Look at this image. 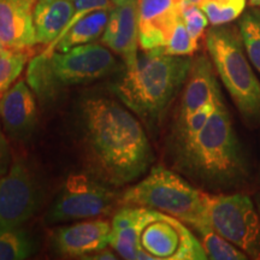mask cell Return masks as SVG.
Wrapping results in <instances>:
<instances>
[{
  "label": "cell",
  "instance_id": "6da1fadb",
  "mask_svg": "<svg viewBox=\"0 0 260 260\" xmlns=\"http://www.w3.org/2000/svg\"><path fill=\"white\" fill-rule=\"evenodd\" d=\"M87 153L100 177L124 186L148 170L153 152L139 119L116 100L93 96L81 105Z\"/></svg>",
  "mask_w": 260,
  "mask_h": 260
},
{
  "label": "cell",
  "instance_id": "7a4b0ae2",
  "mask_svg": "<svg viewBox=\"0 0 260 260\" xmlns=\"http://www.w3.org/2000/svg\"><path fill=\"white\" fill-rule=\"evenodd\" d=\"M177 149L182 168L213 189H232L248 178L241 144L220 93L204 128L188 141L178 144Z\"/></svg>",
  "mask_w": 260,
  "mask_h": 260
},
{
  "label": "cell",
  "instance_id": "3957f363",
  "mask_svg": "<svg viewBox=\"0 0 260 260\" xmlns=\"http://www.w3.org/2000/svg\"><path fill=\"white\" fill-rule=\"evenodd\" d=\"M191 61L189 57L164 53L162 48L144 51L111 84V90L130 111L155 123L186 83Z\"/></svg>",
  "mask_w": 260,
  "mask_h": 260
},
{
  "label": "cell",
  "instance_id": "277c9868",
  "mask_svg": "<svg viewBox=\"0 0 260 260\" xmlns=\"http://www.w3.org/2000/svg\"><path fill=\"white\" fill-rule=\"evenodd\" d=\"M116 67L117 60L109 48L99 44H84L67 52L54 51L32 58L28 65L27 82L45 102L65 87L104 79Z\"/></svg>",
  "mask_w": 260,
  "mask_h": 260
},
{
  "label": "cell",
  "instance_id": "5b68a950",
  "mask_svg": "<svg viewBox=\"0 0 260 260\" xmlns=\"http://www.w3.org/2000/svg\"><path fill=\"white\" fill-rule=\"evenodd\" d=\"M122 206H140L167 213L195 230L210 225L206 191L199 190L169 169L154 167L144 180L119 198Z\"/></svg>",
  "mask_w": 260,
  "mask_h": 260
},
{
  "label": "cell",
  "instance_id": "8992f818",
  "mask_svg": "<svg viewBox=\"0 0 260 260\" xmlns=\"http://www.w3.org/2000/svg\"><path fill=\"white\" fill-rule=\"evenodd\" d=\"M206 46L236 109L249 124H260V82L240 30L226 24L212 25L206 34Z\"/></svg>",
  "mask_w": 260,
  "mask_h": 260
},
{
  "label": "cell",
  "instance_id": "52a82bcc",
  "mask_svg": "<svg viewBox=\"0 0 260 260\" xmlns=\"http://www.w3.org/2000/svg\"><path fill=\"white\" fill-rule=\"evenodd\" d=\"M209 224L249 258H260V217L251 198L243 193H206Z\"/></svg>",
  "mask_w": 260,
  "mask_h": 260
},
{
  "label": "cell",
  "instance_id": "ba28073f",
  "mask_svg": "<svg viewBox=\"0 0 260 260\" xmlns=\"http://www.w3.org/2000/svg\"><path fill=\"white\" fill-rule=\"evenodd\" d=\"M119 198L99 180L83 172H75L65 180L46 219L48 223H63L99 218L115 210Z\"/></svg>",
  "mask_w": 260,
  "mask_h": 260
},
{
  "label": "cell",
  "instance_id": "9c48e42d",
  "mask_svg": "<svg viewBox=\"0 0 260 260\" xmlns=\"http://www.w3.org/2000/svg\"><path fill=\"white\" fill-rule=\"evenodd\" d=\"M140 247L152 260H205L204 247L183 222L157 211L142 230Z\"/></svg>",
  "mask_w": 260,
  "mask_h": 260
},
{
  "label": "cell",
  "instance_id": "30bf717a",
  "mask_svg": "<svg viewBox=\"0 0 260 260\" xmlns=\"http://www.w3.org/2000/svg\"><path fill=\"white\" fill-rule=\"evenodd\" d=\"M40 195L27 165L16 160L0 177V229L19 228L34 216Z\"/></svg>",
  "mask_w": 260,
  "mask_h": 260
},
{
  "label": "cell",
  "instance_id": "8fae6325",
  "mask_svg": "<svg viewBox=\"0 0 260 260\" xmlns=\"http://www.w3.org/2000/svg\"><path fill=\"white\" fill-rule=\"evenodd\" d=\"M184 0H138L139 46L142 51L162 48L181 18Z\"/></svg>",
  "mask_w": 260,
  "mask_h": 260
},
{
  "label": "cell",
  "instance_id": "7c38bea8",
  "mask_svg": "<svg viewBox=\"0 0 260 260\" xmlns=\"http://www.w3.org/2000/svg\"><path fill=\"white\" fill-rule=\"evenodd\" d=\"M38 121L37 100L24 80L11 86L0 98V123L5 134L15 140H27Z\"/></svg>",
  "mask_w": 260,
  "mask_h": 260
},
{
  "label": "cell",
  "instance_id": "4fadbf2b",
  "mask_svg": "<svg viewBox=\"0 0 260 260\" xmlns=\"http://www.w3.org/2000/svg\"><path fill=\"white\" fill-rule=\"evenodd\" d=\"M111 223L106 219H83L59 228L53 235V245L61 255L86 258L109 246Z\"/></svg>",
  "mask_w": 260,
  "mask_h": 260
},
{
  "label": "cell",
  "instance_id": "5bb4252c",
  "mask_svg": "<svg viewBox=\"0 0 260 260\" xmlns=\"http://www.w3.org/2000/svg\"><path fill=\"white\" fill-rule=\"evenodd\" d=\"M157 211L140 206H122L113 216L109 246L126 260H152L140 247L142 230L154 218Z\"/></svg>",
  "mask_w": 260,
  "mask_h": 260
},
{
  "label": "cell",
  "instance_id": "9a60e30c",
  "mask_svg": "<svg viewBox=\"0 0 260 260\" xmlns=\"http://www.w3.org/2000/svg\"><path fill=\"white\" fill-rule=\"evenodd\" d=\"M103 44L123 58L125 68L138 60L139 27L138 0L115 6L110 11L109 21L103 32Z\"/></svg>",
  "mask_w": 260,
  "mask_h": 260
},
{
  "label": "cell",
  "instance_id": "2e32d148",
  "mask_svg": "<svg viewBox=\"0 0 260 260\" xmlns=\"http://www.w3.org/2000/svg\"><path fill=\"white\" fill-rule=\"evenodd\" d=\"M37 0H0V41L8 50L27 51L38 44L34 27Z\"/></svg>",
  "mask_w": 260,
  "mask_h": 260
},
{
  "label": "cell",
  "instance_id": "e0dca14e",
  "mask_svg": "<svg viewBox=\"0 0 260 260\" xmlns=\"http://www.w3.org/2000/svg\"><path fill=\"white\" fill-rule=\"evenodd\" d=\"M213 68V63L204 54L191 61L181 100L180 117L189 115L214 102V98L220 93Z\"/></svg>",
  "mask_w": 260,
  "mask_h": 260
},
{
  "label": "cell",
  "instance_id": "ac0fdd59",
  "mask_svg": "<svg viewBox=\"0 0 260 260\" xmlns=\"http://www.w3.org/2000/svg\"><path fill=\"white\" fill-rule=\"evenodd\" d=\"M73 15V0H37L32 17L38 44L51 45L56 41Z\"/></svg>",
  "mask_w": 260,
  "mask_h": 260
},
{
  "label": "cell",
  "instance_id": "d6986e66",
  "mask_svg": "<svg viewBox=\"0 0 260 260\" xmlns=\"http://www.w3.org/2000/svg\"><path fill=\"white\" fill-rule=\"evenodd\" d=\"M110 11L111 10H95L83 16L67 31H64L53 44L48 45L44 53L51 54L54 51L67 52L73 47L96 40L105 30Z\"/></svg>",
  "mask_w": 260,
  "mask_h": 260
},
{
  "label": "cell",
  "instance_id": "ffe728a7",
  "mask_svg": "<svg viewBox=\"0 0 260 260\" xmlns=\"http://www.w3.org/2000/svg\"><path fill=\"white\" fill-rule=\"evenodd\" d=\"M35 248L32 237L21 226L0 229V260L27 259Z\"/></svg>",
  "mask_w": 260,
  "mask_h": 260
},
{
  "label": "cell",
  "instance_id": "44dd1931",
  "mask_svg": "<svg viewBox=\"0 0 260 260\" xmlns=\"http://www.w3.org/2000/svg\"><path fill=\"white\" fill-rule=\"evenodd\" d=\"M197 232L200 235L201 245L204 247L207 259L247 260L249 258L245 252H242L235 245L214 232L211 225H205L198 229Z\"/></svg>",
  "mask_w": 260,
  "mask_h": 260
},
{
  "label": "cell",
  "instance_id": "7402d4cb",
  "mask_svg": "<svg viewBox=\"0 0 260 260\" xmlns=\"http://www.w3.org/2000/svg\"><path fill=\"white\" fill-rule=\"evenodd\" d=\"M239 30L243 46L253 68L260 75V11L248 10L240 18Z\"/></svg>",
  "mask_w": 260,
  "mask_h": 260
},
{
  "label": "cell",
  "instance_id": "603a6c76",
  "mask_svg": "<svg viewBox=\"0 0 260 260\" xmlns=\"http://www.w3.org/2000/svg\"><path fill=\"white\" fill-rule=\"evenodd\" d=\"M247 0H203L200 8L212 25L232 23L245 12Z\"/></svg>",
  "mask_w": 260,
  "mask_h": 260
},
{
  "label": "cell",
  "instance_id": "cb8c5ba5",
  "mask_svg": "<svg viewBox=\"0 0 260 260\" xmlns=\"http://www.w3.org/2000/svg\"><path fill=\"white\" fill-rule=\"evenodd\" d=\"M28 61L25 51H14L5 48L0 53V94L5 93L18 79Z\"/></svg>",
  "mask_w": 260,
  "mask_h": 260
},
{
  "label": "cell",
  "instance_id": "d4e9b609",
  "mask_svg": "<svg viewBox=\"0 0 260 260\" xmlns=\"http://www.w3.org/2000/svg\"><path fill=\"white\" fill-rule=\"evenodd\" d=\"M214 105H216V98H214V102L200 107L199 110L189 113V115L178 118V125L176 130L177 145L188 141L204 128L211 115H212Z\"/></svg>",
  "mask_w": 260,
  "mask_h": 260
},
{
  "label": "cell",
  "instance_id": "484cf974",
  "mask_svg": "<svg viewBox=\"0 0 260 260\" xmlns=\"http://www.w3.org/2000/svg\"><path fill=\"white\" fill-rule=\"evenodd\" d=\"M197 50L198 42L190 37L189 31L187 30L186 24L181 17L172 29L167 45L162 47V51L170 56L188 57L194 54Z\"/></svg>",
  "mask_w": 260,
  "mask_h": 260
},
{
  "label": "cell",
  "instance_id": "4316f807",
  "mask_svg": "<svg viewBox=\"0 0 260 260\" xmlns=\"http://www.w3.org/2000/svg\"><path fill=\"white\" fill-rule=\"evenodd\" d=\"M181 17L183 19L190 37L197 42H199L200 38L204 35L205 29L207 28V25L210 23L209 18L205 15V12L201 10L199 5L190 4V3H187L184 0L183 4H182Z\"/></svg>",
  "mask_w": 260,
  "mask_h": 260
},
{
  "label": "cell",
  "instance_id": "83f0119b",
  "mask_svg": "<svg viewBox=\"0 0 260 260\" xmlns=\"http://www.w3.org/2000/svg\"><path fill=\"white\" fill-rule=\"evenodd\" d=\"M11 148H10L5 132L3 130L2 123H0V177L5 175L9 171L10 167H11Z\"/></svg>",
  "mask_w": 260,
  "mask_h": 260
},
{
  "label": "cell",
  "instance_id": "f1b7e54d",
  "mask_svg": "<svg viewBox=\"0 0 260 260\" xmlns=\"http://www.w3.org/2000/svg\"><path fill=\"white\" fill-rule=\"evenodd\" d=\"M84 259H94V260H116L117 256L112 251H109V249L103 248L100 251H98L93 254L86 256Z\"/></svg>",
  "mask_w": 260,
  "mask_h": 260
},
{
  "label": "cell",
  "instance_id": "f546056e",
  "mask_svg": "<svg viewBox=\"0 0 260 260\" xmlns=\"http://www.w3.org/2000/svg\"><path fill=\"white\" fill-rule=\"evenodd\" d=\"M110 2H111L115 6H119V5H123V4H125V3L130 2V0H110Z\"/></svg>",
  "mask_w": 260,
  "mask_h": 260
},
{
  "label": "cell",
  "instance_id": "4dcf8cb0",
  "mask_svg": "<svg viewBox=\"0 0 260 260\" xmlns=\"http://www.w3.org/2000/svg\"><path fill=\"white\" fill-rule=\"evenodd\" d=\"M252 8H260V0H248Z\"/></svg>",
  "mask_w": 260,
  "mask_h": 260
},
{
  "label": "cell",
  "instance_id": "1f68e13d",
  "mask_svg": "<svg viewBox=\"0 0 260 260\" xmlns=\"http://www.w3.org/2000/svg\"><path fill=\"white\" fill-rule=\"evenodd\" d=\"M256 210H258V213L260 217V194L256 197Z\"/></svg>",
  "mask_w": 260,
  "mask_h": 260
},
{
  "label": "cell",
  "instance_id": "d6a6232c",
  "mask_svg": "<svg viewBox=\"0 0 260 260\" xmlns=\"http://www.w3.org/2000/svg\"><path fill=\"white\" fill-rule=\"evenodd\" d=\"M187 3H190V4H194V5H200V3L203 2V0H186Z\"/></svg>",
  "mask_w": 260,
  "mask_h": 260
},
{
  "label": "cell",
  "instance_id": "836d02e7",
  "mask_svg": "<svg viewBox=\"0 0 260 260\" xmlns=\"http://www.w3.org/2000/svg\"><path fill=\"white\" fill-rule=\"evenodd\" d=\"M4 50H5V47H4V46H3L2 41H0V53H2V52H3V51H4Z\"/></svg>",
  "mask_w": 260,
  "mask_h": 260
}]
</instances>
